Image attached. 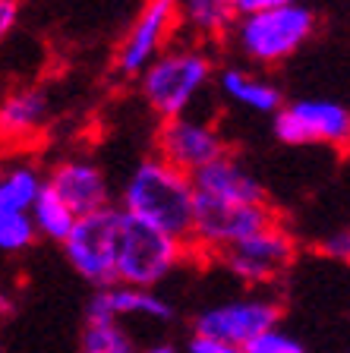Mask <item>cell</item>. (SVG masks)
I'll list each match as a JSON object with an SVG mask.
<instances>
[{
	"label": "cell",
	"instance_id": "obj_7",
	"mask_svg": "<svg viewBox=\"0 0 350 353\" xmlns=\"http://www.w3.org/2000/svg\"><path fill=\"white\" fill-rule=\"evenodd\" d=\"M275 224L269 202L265 205H240V202H221V199L196 196V224L190 243L196 250L224 256L231 246L253 236L255 230Z\"/></svg>",
	"mask_w": 350,
	"mask_h": 353
},
{
	"label": "cell",
	"instance_id": "obj_21",
	"mask_svg": "<svg viewBox=\"0 0 350 353\" xmlns=\"http://www.w3.org/2000/svg\"><path fill=\"white\" fill-rule=\"evenodd\" d=\"M82 353H136V347H133V341L126 338V331L117 322H104V325L86 322Z\"/></svg>",
	"mask_w": 350,
	"mask_h": 353
},
{
	"label": "cell",
	"instance_id": "obj_4",
	"mask_svg": "<svg viewBox=\"0 0 350 353\" xmlns=\"http://www.w3.org/2000/svg\"><path fill=\"white\" fill-rule=\"evenodd\" d=\"M315 32V13L307 3H291L269 13L240 16L233 26V44L237 51L259 66L284 63L287 57L303 48Z\"/></svg>",
	"mask_w": 350,
	"mask_h": 353
},
{
	"label": "cell",
	"instance_id": "obj_12",
	"mask_svg": "<svg viewBox=\"0 0 350 353\" xmlns=\"http://www.w3.org/2000/svg\"><path fill=\"white\" fill-rule=\"evenodd\" d=\"M48 190L57 192L66 205L76 212V218L95 214L101 208H108V176L88 158H64L51 168L48 174Z\"/></svg>",
	"mask_w": 350,
	"mask_h": 353
},
{
	"label": "cell",
	"instance_id": "obj_13",
	"mask_svg": "<svg viewBox=\"0 0 350 353\" xmlns=\"http://www.w3.org/2000/svg\"><path fill=\"white\" fill-rule=\"evenodd\" d=\"M124 316H142L152 322H171L174 309L164 296H158L155 290L146 287H98L92 300L86 306V322L88 325H104V322H120Z\"/></svg>",
	"mask_w": 350,
	"mask_h": 353
},
{
	"label": "cell",
	"instance_id": "obj_19",
	"mask_svg": "<svg viewBox=\"0 0 350 353\" xmlns=\"http://www.w3.org/2000/svg\"><path fill=\"white\" fill-rule=\"evenodd\" d=\"M32 221H35L38 236H48L54 243H66L70 234L76 230V224H79L73 208L66 205L57 192L48 190V186H44V192L38 196L35 208H32Z\"/></svg>",
	"mask_w": 350,
	"mask_h": 353
},
{
	"label": "cell",
	"instance_id": "obj_16",
	"mask_svg": "<svg viewBox=\"0 0 350 353\" xmlns=\"http://www.w3.org/2000/svg\"><path fill=\"white\" fill-rule=\"evenodd\" d=\"M218 88L237 108H246L253 114H278L284 108L281 88L275 82L262 79V76L243 70V66H224L218 73Z\"/></svg>",
	"mask_w": 350,
	"mask_h": 353
},
{
	"label": "cell",
	"instance_id": "obj_10",
	"mask_svg": "<svg viewBox=\"0 0 350 353\" xmlns=\"http://www.w3.org/2000/svg\"><path fill=\"white\" fill-rule=\"evenodd\" d=\"M281 322V306L269 296H237L231 303H221L196 316V334H208L224 344H233L246 350L255 338L265 331L278 328Z\"/></svg>",
	"mask_w": 350,
	"mask_h": 353
},
{
	"label": "cell",
	"instance_id": "obj_5",
	"mask_svg": "<svg viewBox=\"0 0 350 353\" xmlns=\"http://www.w3.org/2000/svg\"><path fill=\"white\" fill-rule=\"evenodd\" d=\"M275 136L284 145L350 148V108L331 98H297L275 114Z\"/></svg>",
	"mask_w": 350,
	"mask_h": 353
},
{
	"label": "cell",
	"instance_id": "obj_6",
	"mask_svg": "<svg viewBox=\"0 0 350 353\" xmlns=\"http://www.w3.org/2000/svg\"><path fill=\"white\" fill-rule=\"evenodd\" d=\"M180 26V0H142L130 32L117 48V70L130 79H142L148 66L171 48Z\"/></svg>",
	"mask_w": 350,
	"mask_h": 353
},
{
	"label": "cell",
	"instance_id": "obj_26",
	"mask_svg": "<svg viewBox=\"0 0 350 353\" xmlns=\"http://www.w3.org/2000/svg\"><path fill=\"white\" fill-rule=\"evenodd\" d=\"M19 22V3L16 0H0V41L16 29Z\"/></svg>",
	"mask_w": 350,
	"mask_h": 353
},
{
	"label": "cell",
	"instance_id": "obj_1",
	"mask_svg": "<svg viewBox=\"0 0 350 353\" xmlns=\"http://www.w3.org/2000/svg\"><path fill=\"white\" fill-rule=\"evenodd\" d=\"M120 208L136 221L174 240L190 243L193 224H196V186L193 176L171 168L158 154L146 158L126 176Z\"/></svg>",
	"mask_w": 350,
	"mask_h": 353
},
{
	"label": "cell",
	"instance_id": "obj_18",
	"mask_svg": "<svg viewBox=\"0 0 350 353\" xmlns=\"http://www.w3.org/2000/svg\"><path fill=\"white\" fill-rule=\"evenodd\" d=\"M44 186H48V180H41V174L32 164H13L0 174V208L32 212Z\"/></svg>",
	"mask_w": 350,
	"mask_h": 353
},
{
	"label": "cell",
	"instance_id": "obj_20",
	"mask_svg": "<svg viewBox=\"0 0 350 353\" xmlns=\"http://www.w3.org/2000/svg\"><path fill=\"white\" fill-rule=\"evenodd\" d=\"M38 230L32 212H16V208H0V250L22 252L35 243Z\"/></svg>",
	"mask_w": 350,
	"mask_h": 353
},
{
	"label": "cell",
	"instance_id": "obj_14",
	"mask_svg": "<svg viewBox=\"0 0 350 353\" xmlns=\"http://www.w3.org/2000/svg\"><path fill=\"white\" fill-rule=\"evenodd\" d=\"M196 196L221 199V202H240V205H265V186L255 180V174L240 164L237 158L224 154L221 161L208 164L193 176Z\"/></svg>",
	"mask_w": 350,
	"mask_h": 353
},
{
	"label": "cell",
	"instance_id": "obj_22",
	"mask_svg": "<svg viewBox=\"0 0 350 353\" xmlns=\"http://www.w3.org/2000/svg\"><path fill=\"white\" fill-rule=\"evenodd\" d=\"M246 353H307V347L300 344L293 334H287V331L271 328V331H265L262 338H255L246 347Z\"/></svg>",
	"mask_w": 350,
	"mask_h": 353
},
{
	"label": "cell",
	"instance_id": "obj_8",
	"mask_svg": "<svg viewBox=\"0 0 350 353\" xmlns=\"http://www.w3.org/2000/svg\"><path fill=\"white\" fill-rule=\"evenodd\" d=\"M155 148H158L161 161H168L171 168L190 176H196L199 170H205L208 164L221 161L227 154L224 136L208 120L190 117V114L161 120L158 132H155Z\"/></svg>",
	"mask_w": 350,
	"mask_h": 353
},
{
	"label": "cell",
	"instance_id": "obj_24",
	"mask_svg": "<svg viewBox=\"0 0 350 353\" xmlns=\"http://www.w3.org/2000/svg\"><path fill=\"white\" fill-rule=\"evenodd\" d=\"M186 350L190 353H246V350H240V347L224 344V341H218V338H208V334H193Z\"/></svg>",
	"mask_w": 350,
	"mask_h": 353
},
{
	"label": "cell",
	"instance_id": "obj_11",
	"mask_svg": "<svg viewBox=\"0 0 350 353\" xmlns=\"http://www.w3.org/2000/svg\"><path fill=\"white\" fill-rule=\"evenodd\" d=\"M114 228H117V208L108 205L95 214L79 218L76 230L64 243V256L73 265L79 278L92 281L98 287H114Z\"/></svg>",
	"mask_w": 350,
	"mask_h": 353
},
{
	"label": "cell",
	"instance_id": "obj_27",
	"mask_svg": "<svg viewBox=\"0 0 350 353\" xmlns=\"http://www.w3.org/2000/svg\"><path fill=\"white\" fill-rule=\"evenodd\" d=\"M148 353H177V350H174V347H168V344H158V347H152Z\"/></svg>",
	"mask_w": 350,
	"mask_h": 353
},
{
	"label": "cell",
	"instance_id": "obj_9",
	"mask_svg": "<svg viewBox=\"0 0 350 353\" xmlns=\"http://www.w3.org/2000/svg\"><path fill=\"white\" fill-rule=\"evenodd\" d=\"M293 256H297V243L281 224H269V228L255 230L253 236L240 240L237 246L221 256L224 268L243 284H271L291 268Z\"/></svg>",
	"mask_w": 350,
	"mask_h": 353
},
{
	"label": "cell",
	"instance_id": "obj_23",
	"mask_svg": "<svg viewBox=\"0 0 350 353\" xmlns=\"http://www.w3.org/2000/svg\"><path fill=\"white\" fill-rule=\"evenodd\" d=\"M319 252H325L329 259H341V262H350V230H338V234H329L319 243Z\"/></svg>",
	"mask_w": 350,
	"mask_h": 353
},
{
	"label": "cell",
	"instance_id": "obj_3",
	"mask_svg": "<svg viewBox=\"0 0 350 353\" xmlns=\"http://www.w3.org/2000/svg\"><path fill=\"white\" fill-rule=\"evenodd\" d=\"M208 79H212V57L199 44H171L142 73L139 85L142 98L161 120H174L193 108Z\"/></svg>",
	"mask_w": 350,
	"mask_h": 353
},
{
	"label": "cell",
	"instance_id": "obj_25",
	"mask_svg": "<svg viewBox=\"0 0 350 353\" xmlns=\"http://www.w3.org/2000/svg\"><path fill=\"white\" fill-rule=\"evenodd\" d=\"M237 3V13L240 16H253V13H269V10H281L300 3V0H233Z\"/></svg>",
	"mask_w": 350,
	"mask_h": 353
},
{
	"label": "cell",
	"instance_id": "obj_28",
	"mask_svg": "<svg viewBox=\"0 0 350 353\" xmlns=\"http://www.w3.org/2000/svg\"><path fill=\"white\" fill-rule=\"evenodd\" d=\"M0 353H3V350H0Z\"/></svg>",
	"mask_w": 350,
	"mask_h": 353
},
{
	"label": "cell",
	"instance_id": "obj_2",
	"mask_svg": "<svg viewBox=\"0 0 350 353\" xmlns=\"http://www.w3.org/2000/svg\"><path fill=\"white\" fill-rule=\"evenodd\" d=\"M186 243L148 228L124 208H117V228H114V274L117 284L126 287H146L168 278L183 259Z\"/></svg>",
	"mask_w": 350,
	"mask_h": 353
},
{
	"label": "cell",
	"instance_id": "obj_15",
	"mask_svg": "<svg viewBox=\"0 0 350 353\" xmlns=\"http://www.w3.org/2000/svg\"><path fill=\"white\" fill-rule=\"evenodd\" d=\"M51 101L41 88H13L0 98V142H26L44 130Z\"/></svg>",
	"mask_w": 350,
	"mask_h": 353
},
{
	"label": "cell",
	"instance_id": "obj_17",
	"mask_svg": "<svg viewBox=\"0 0 350 353\" xmlns=\"http://www.w3.org/2000/svg\"><path fill=\"white\" fill-rule=\"evenodd\" d=\"M240 13L233 0H180V29L193 38H224L233 32Z\"/></svg>",
	"mask_w": 350,
	"mask_h": 353
}]
</instances>
